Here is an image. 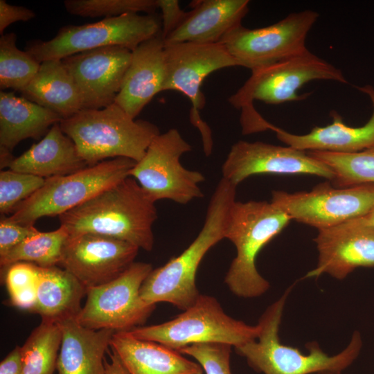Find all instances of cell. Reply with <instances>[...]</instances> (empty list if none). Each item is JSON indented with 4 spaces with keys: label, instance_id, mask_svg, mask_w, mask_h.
Instances as JSON below:
<instances>
[{
    "label": "cell",
    "instance_id": "7c38bea8",
    "mask_svg": "<svg viewBox=\"0 0 374 374\" xmlns=\"http://www.w3.org/2000/svg\"><path fill=\"white\" fill-rule=\"evenodd\" d=\"M319 16L314 10H305L263 28L249 29L240 25L220 44L239 66L253 71L308 50L306 38Z\"/></svg>",
    "mask_w": 374,
    "mask_h": 374
},
{
    "label": "cell",
    "instance_id": "ffe728a7",
    "mask_svg": "<svg viewBox=\"0 0 374 374\" xmlns=\"http://www.w3.org/2000/svg\"><path fill=\"white\" fill-rule=\"evenodd\" d=\"M193 3V9L164 39L165 44L220 43L230 31L242 25L249 11V1L204 0Z\"/></svg>",
    "mask_w": 374,
    "mask_h": 374
},
{
    "label": "cell",
    "instance_id": "e575fe53",
    "mask_svg": "<svg viewBox=\"0 0 374 374\" xmlns=\"http://www.w3.org/2000/svg\"><path fill=\"white\" fill-rule=\"evenodd\" d=\"M193 357L205 374H233L230 367L231 346L222 343H202L178 350Z\"/></svg>",
    "mask_w": 374,
    "mask_h": 374
},
{
    "label": "cell",
    "instance_id": "ac0fdd59",
    "mask_svg": "<svg viewBox=\"0 0 374 374\" xmlns=\"http://www.w3.org/2000/svg\"><path fill=\"white\" fill-rule=\"evenodd\" d=\"M319 252L317 267L307 278L328 274L344 279L358 267H374V226L353 220L319 231L314 239Z\"/></svg>",
    "mask_w": 374,
    "mask_h": 374
},
{
    "label": "cell",
    "instance_id": "277c9868",
    "mask_svg": "<svg viewBox=\"0 0 374 374\" xmlns=\"http://www.w3.org/2000/svg\"><path fill=\"white\" fill-rule=\"evenodd\" d=\"M314 80H330L347 84L343 72L333 64L305 51L251 71L244 84L229 98L235 109L241 110V125L244 134L264 130L265 121L254 109L253 102L281 104L299 101L307 96L297 92L305 84Z\"/></svg>",
    "mask_w": 374,
    "mask_h": 374
},
{
    "label": "cell",
    "instance_id": "f546056e",
    "mask_svg": "<svg viewBox=\"0 0 374 374\" xmlns=\"http://www.w3.org/2000/svg\"><path fill=\"white\" fill-rule=\"evenodd\" d=\"M308 153L331 168L335 174L331 182L336 187L374 184V145L353 153L319 151Z\"/></svg>",
    "mask_w": 374,
    "mask_h": 374
},
{
    "label": "cell",
    "instance_id": "b9f144b4",
    "mask_svg": "<svg viewBox=\"0 0 374 374\" xmlns=\"http://www.w3.org/2000/svg\"><path fill=\"white\" fill-rule=\"evenodd\" d=\"M353 220L359 224L374 226V208L366 215Z\"/></svg>",
    "mask_w": 374,
    "mask_h": 374
},
{
    "label": "cell",
    "instance_id": "484cf974",
    "mask_svg": "<svg viewBox=\"0 0 374 374\" xmlns=\"http://www.w3.org/2000/svg\"><path fill=\"white\" fill-rule=\"evenodd\" d=\"M87 288L71 273L57 266L39 268L37 296L31 310L44 321L76 317Z\"/></svg>",
    "mask_w": 374,
    "mask_h": 374
},
{
    "label": "cell",
    "instance_id": "e0dca14e",
    "mask_svg": "<svg viewBox=\"0 0 374 374\" xmlns=\"http://www.w3.org/2000/svg\"><path fill=\"white\" fill-rule=\"evenodd\" d=\"M131 60L132 51L112 46L78 53L62 61L78 89L82 109H99L115 103Z\"/></svg>",
    "mask_w": 374,
    "mask_h": 374
},
{
    "label": "cell",
    "instance_id": "8fae6325",
    "mask_svg": "<svg viewBox=\"0 0 374 374\" xmlns=\"http://www.w3.org/2000/svg\"><path fill=\"white\" fill-rule=\"evenodd\" d=\"M152 269L149 263L134 262L110 282L88 288L78 321L89 329L114 332L130 331L144 323L155 305L145 303L140 290Z\"/></svg>",
    "mask_w": 374,
    "mask_h": 374
},
{
    "label": "cell",
    "instance_id": "ab89813d",
    "mask_svg": "<svg viewBox=\"0 0 374 374\" xmlns=\"http://www.w3.org/2000/svg\"><path fill=\"white\" fill-rule=\"evenodd\" d=\"M110 362L105 361L106 374H129L118 355L112 350L109 353Z\"/></svg>",
    "mask_w": 374,
    "mask_h": 374
},
{
    "label": "cell",
    "instance_id": "f35d334b",
    "mask_svg": "<svg viewBox=\"0 0 374 374\" xmlns=\"http://www.w3.org/2000/svg\"><path fill=\"white\" fill-rule=\"evenodd\" d=\"M0 374H23L19 346H16L0 364Z\"/></svg>",
    "mask_w": 374,
    "mask_h": 374
},
{
    "label": "cell",
    "instance_id": "ba28073f",
    "mask_svg": "<svg viewBox=\"0 0 374 374\" xmlns=\"http://www.w3.org/2000/svg\"><path fill=\"white\" fill-rule=\"evenodd\" d=\"M161 31L160 15L128 13L94 23L63 26L51 39L29 42L25 51L39 63L107 46H122L132 51Z\"/></svg>",
    "mask_w": 374,
    "mask_h": 374
},
{
    "label": "cell",
    "instance_id": "d6a6232c",
    "mask_svg": "<svg viewBox=\"0 0 374 374\" xmlns=\"http://www.w3.org/2000/svg\"><path fill=\"white\" fill-rule=\"evenodd\" d=\"M39 267L27 262L10 265L5 271V283L12 305L31 311L37 296Z\"/></svg>",
    "mask_w": 374,
    "mask_h": 374
},
{
    "label": "cell",
    "instance_id": "cb8c5ba5",
    "mask_svg": "<svg viewBox=\"0 0 374 374\" xmlns=\"http://www.w3.org/2000/svg\"><path fill=\"white\" fill-rule=\"evenodd\" d=\"M87 166L59 123L53 125L40 141L15 158L8 168L48 179L71 174Z\"/></svg>",
    "mask_w": 374,
    "mask_h": 374
},
{
    "label": "cell",
    "instance_id": "2e32d148",
    "mask_svg": "<svg viewBox=\"0 0 374 374\" xmlns=\"http://www.w3.org/2000/svg\"><path fill=\"white\" fill-rule=\"evenodd\" d=\"M139 249L127 242L100 234L69 236L58 265L87 290L119 276L134 262Z\"/></svg>",
    "mask_w": 374,
    "mask_h": 374
},
{
    "label": "cell",
    "instance_id": "44dd1931",
    "mask_svg": "<svg viewBox=\"0 0 374 374\" xmlns=\"http://www.w3.org/2000/svg\"><path fill=\"white\" fill-rule=\"evenodd\" d=\"M110 348L129 374H203L199 363L161 344L143 340L130 331L115 332Z\"/></svg>",
    "mask_w": 374,
    "mask_h": 374
},
{
    "label": "cell",
    "instance_id": "1f68e13d",
    "mask_svg": "<svg viewBox=\"0 0 374 374\" xmlns=\"http://www.w3.org/2000/svg\"><path fill=\"white\" fill-rule=\"evenodd\" d=\"M64 6L71 15L104 18L140 12L154 14L158 8L157 0H65Z\"/></svg>",
    "mask_w": 374,
    "mask_h": 374
},
{
    "label": "cell",
    "instance_id": "ee69618b",
    "mask_svg": "<svg viewBox=\"0 0 374 374\" xmlns=\"http://www.w3.org/2000/svg\"><path fill=\"white\" fill-rule=\"evenodd\" d=\"M317 374H342L340 371H325L319 372Z\"/></svg>",
    "mask_w": 374,
    "mask_h": 374
},
{
    "label": "cell",
    "instance_id": "9c48e42d",
    "mask_svg": "<svg viewBox=\"0 0 374 374\" xmlns=\"http://www.w3.org/2000/svg\"><path fill=\"white\" fill-rule=\"evenodd\" d=\"M260 326L233 319L217 300L199 294L195 303L174 319L163 323L138 326L130 330L135 337L161 344L179 350L202 343H222L237 347L258 338Z\"/></svg>",
    "mask_w": 374,
    "mask_h": 374
},
{
    "label": "cell",
    "instance_id": "7402d4cb",
    "mask_svg": "<svg viewBox=\"0 0 374 374\" xmlns=\"http://www.w3.org/2000/svg\"><path fill=\"white\" fill-rule=\"evenodd\" d=\"M55 323L62 333L57 362L58 374H106L104 357L115 332L85 328L76 317Z\"/></svg>",
    "mask_w": 374,
    "mask_h": 374
},
{
    "label": "cell",
    "instance_id": "5b68a950",
    "mask_svg": "<svg viewBox=\"0 0 374 374\" xmlns=\"http://www.w3.org/2000/svg\"><path fill=\"white\" fill-rule=\"evenodd\" d=\"M291 220L271 201L233 203L225 233V238L236 249L224 278L232 293L240 297L255 298L267 291L269 283L259 274L256 260L261 249Z\"/></svg>",
    "mask_w": 374,
    "mask_h": 374
},
{
    "label": "cell",
    "instance_id": "6da1fadb",
    "mask_svg": "<svg viewBox=\"0 0 374 374\" xmlns=\"http://www.w3.org/2000/svg\"><path fill=\"white\" fill-rule=\"evenodd\" d=\"M58 217L69 236L96 233L145 251L154 246L155 202L131 177Z\"/></svg>",
    "mask_w": 374,
    "mask_h": 374
},
{
    "label": "cell",
    "instance_id": "52a82bcc",
    "mask_svg": "<svg viewBox=\"0 0 374 374\" xmlns=\"http://www.w3.org/2000/svg\"><path fill=\"white\" fill-rule=\"evenodd\" d=\"M136 163L118 157L71 174L45 179L44 185L19 204L7 219L33 226L41 217L60 216L130 177Z\"/></svg>",
    "mask_w": 374,
    "mask_h": 374
},
{
    "label": "cell",
    "instance_id": "83f0119b",
    "mask_svg": "<svg viewBox=\"0 0 374 374\" xmlns=\"http://www.w3.org/2000/svg\"><path fill=\"white\" fill-rule=\"evenodd\" d=\"M62 339L57 323L42 320L20 347L23 374H53Z\"/></svg>",
    "mask_w": 374,
    "mask_h": 374
},
{
    "label": "cell",
    "instance_id": "d6986e66",
    "mask_svg": "<svg viewBox=\"0 0 374 374\" xmlns=\"http://www.w3.org/2000/svg\"><path fill=\"white\" fill-rule=\"evenodd\" d=\"M162 33L141 43L132 51V60L115 103L132 118L136 117L163 88L166 79Z\"/></svg>",
    "mask_w": 374,
    "mask_h": 374
},
{
    "label": "cell",
    "instance_id": "4dcf8cb0",
    "mask_svg": "<svg viewBox=\"0 0 374 374\" xmlns=\"http://www.w3.org/2000/svg\"><path fill=\"white\" fill-rule=\"evenodd\" d=\"M15 33L0 37V88L20 93L37 73L41 63L26 51L19 50Z\"/></svg>",
    "mask_w": 374,
    "mask_h": 374
},
{
    "label": "cell",
    "instance_id": "4fadbf2b",
    "mask_svg": "<svg viewBox=\"0 0 374 374\" xmlns=\"http://www.w3.org/2000/svg\"><path fill=\"white\" fill-rule=\"evenodd\" d=\"M271 201L291 220L320 231L368 214L374 208V184L339 188L323 182L310 191H273Z\"/></svg>",
    "mask_w": 374,
    "mask_h": 374
},
{
    "label": "cell",
    "instance_id": "3957f363",
    "mask_svg": "<svg viewBox=\"0 0 374 374\" xmlns=\"http://www.w3.org/2000/svg\"><path fill=\"white\" fill-rule=\"evenodd\" d=\"M60 125L88 166L107 158L138 162L160 134L156 125L132 118L116 103L99 109H82Z\"/></svg>",
    "mask_w": 374,
    "mask_h": 374
},
{
    "label": "cell",
    "instance_id": "5bb4252c",
    "mask_svg": "<svg viewBox=\"0 0 374 374\" xmlns=\"http://www.w3.org/2000/svg\"><path fill=\"white\" fill-rule=\"evenodd\" d=\"M164 53L166 79L163 91H177L189 98L192 105L190 121L200 130L204 152L209 154L213 141L210 128L199 116V111L205 105L201 86L206 77L213 71L239 64L220 43L165 44Z\"/></svg>",
    "mask_w": 374,
    "mask_h": 374
},
{
    "label": "cell",
    "instance_id": "7a4b0ae2",
    "mask_svg": "<svg viewBox=\"0 0 374 374\" xmlns=\"http://www.w3.org/2000/svg\"><path fill=\"white\" fill-rule=\"evenodd\" d=\"M236 187L223 178L219 181L196 238L180 255L152 269L144 280L140 295L145 303L167 302L183 311L195 303L200 294L195 283L199 265L207 251L225 238L230 210L236 201Z\"/></svg>",
    "mask_w": 374,
    "mask_h": 374
},
{
    "label": "cell",
    "instance_id": "836d02e7",
    "mask_svg": "<svg viewBox=\"0 0 374 374\" xmlns=\"http://www.w3.org/2000/svg\"><path fill=\"white\" fill-rule=\"evenodd\" d=\"M45 179L12 170L0 172V212L13 213L17 206L44 184Z\"/></svg>",
    "mask_w": 374,
    "mask_h": 374
},
{
    "label": "cell",
    "instance_id": "8d00e7d4",
    "mask_svg": "<svg viewBox=\"0 0 374 374\" xmlns=\"http://www.w3.org/2000/svg\"><path fill=\"white\" fill-rule=\"evenodd\" d=\"M161 11L162 37L163 39L174 31L184 19L187 12L179 7L177 0H157Z\"/></svg>",
    "mask_w": 374,
    "mask_h": 374
},
{
    "label": "cell",
    "instance_id": "d590c367",
    "mask_svg": "<svg viewBox=\"0 0 374 374\" xmlns=\"http://www.w3.org/2000/svg\"><path fill=\"white\" fill-rule=\"evenodd\" d=\"M37 230L34 226H26L9 221L7 217L0 221V257L19 244Z\"/></svg>",
    "mask_w": 374,
    "mask_h": 374
},
{
    "label": "cell",
    "instance_id": "9a60e30c",
    "mask_svg": "<svg viewBox=\"0 0 374 374\" xmlns=\"http://www.w3.org/2000/svg\"><path fill=\"white\" fill-rule=\"evenodd\" d=\"M222 178L238 186L247 177L260 174L317 175L332 181L335 174L308 152L290 146L262 141L234 143L222 165Z\"/></svg>",
    "mask_w": 374,
    "mask_h": 374
},
{
    "label": "cell",
    "instance_id": "f1b7e54d",
    "mask_svg": "<svg viewBox=\"0 0 374 374\" xmlns=\"http://www.w3.org/2000/svg\"><path fill=\"white\" fill-rule=\"evenodd\" d=\"M68 238L69 234L62 226L52 231H38L0 257L1 267L5 270L18 262H31L40 267L57 266Z\"/></svg>",
    "mask_w": 374,
    "mask_h": 374
},
{
    "label": "cell",
    "instance_id": "30bf717a",
    "mask_svg": "<svg viewBox=\"0 0 374 374\" xmlns=\"http://www.w3.org/2000/svg\"><path fill=\"white\" fill-rule=\"evenodd\" d=\"M191 145L175 128L159 134L150 144L143 157L130 172L149 197L156 202L169 199L181 204L204 197L199 184L205 179L196 170L185 168L181 157Z\"/></svg>",
    "mask_w": 374,
    "mask_h": 374
},
{
    "label": "cell",
    "instance_id": "7bdbcfd3",
    "mask_svg": "<svg viewBox=\"0 0 374 374\" xmlns=\"http://www.w3.org/2000/svg\"><path fill=\"white\" fill-rule=\"evenodd\" d=\"M359 90L366 93L371 100L372 103H374V87L371 85H365L358 87Z\"/></svg>",
    "mask_w": 374,
    "mask_h": 374
},
{
    "label": "cell",
    "instance_id": "603a6c76",
    "mask_svg": "<svg viewBox=\"0 0 374 374\" xmlns=\"http://www.w3.org/2000/svg\"><path fill=\"white\" fill-rule=\"evenodd\" d=\"M373 111L368 122L360 127L346 125L335 111L330 116L332 123L324 127H314L309 133L294 134L273 125L269 130L276 132L277 138L287 145L305 152L353 153L374 145Z\"/></svg>",
    "mask_w": 374,
    "mask_h": 374
},
{
    "label": "cell",
    "instance_id": "d4e9b609",
    "mask_svg": "<svg viewBox=\"0 0 374 374\" xmlns=\"http://www.w3.org/2000/svg\"><path fill=\"white\" fill-rule=\"evenodd\" d=\"M62 118L13 91L0 92V147L10 151L21 141L38 139Z\"/></svg>",
    "mask_w": 374,
    "mask_h": 374
},
{
    "label": "cell",
    "instance_id": "74e56055",
    "mask_svg": "<svg viewBox=\"0 0 374 374\" xmlns=\"http://www.w3.org/2000/svg\"><path fill=\"white\" fill-rule=\"evenodd\" d=\"M35 17L30 9L23 6H13L5 0H0V34L3 35L5 29L16 21H27Z\"/></svg>",
    "mask_w": 374,
    "mask_h": 374
},
{
    "label": "cell",
    "instance_id": "8992f818",
    "mask_svg": "<svg viewBox=\"0 0 374 374\" xmlns=\"http://www.w3.org/2000/svg\"><path fill=\"white\" fill-rule=\"evenodd\" d=\"M289 289L270 305L260 318L257 339L235 347L256 371L263 374H311L325 371H340L350 366L358 357L362 342L355 332L349 344L339 353L330 356L315 343H308V353L283 344L278 337L283 309Z\"/></svg>",
    "mask_w": 374,
    "mask_h": 374
},
{
    "label": "cell",
    "instance_id": "60d3db41",
    "mask_svg": "<svg viewBox=\"0 0 374 374\" xmlns=\"http://www.w3.org/2000/svg\"><path fill=\"white\" fill-rule=\"evenodd\" d=\"M1 152V168L8 167L12 161L15 159L13 158L11 151L0 147Z\"/></svg>",
    "mask_w": 374,
    "mask_h": 374
},
{
    "label": "cell",
    "instance_id": "4316f807",
    "mask_svg": "<svg viewBox=\"0 0 374 374\" xmlns=\"http://www.w3.org/2000/svg\"><path fill=\"white\" fill-rule=\"evenodd\" d=\"M21 93L62 119L73 116L82 109L78 89L62 60L42 62Z\"/></svg>",
    "mask_w": 374,
    "mask_h": 374
}]
</instances>
